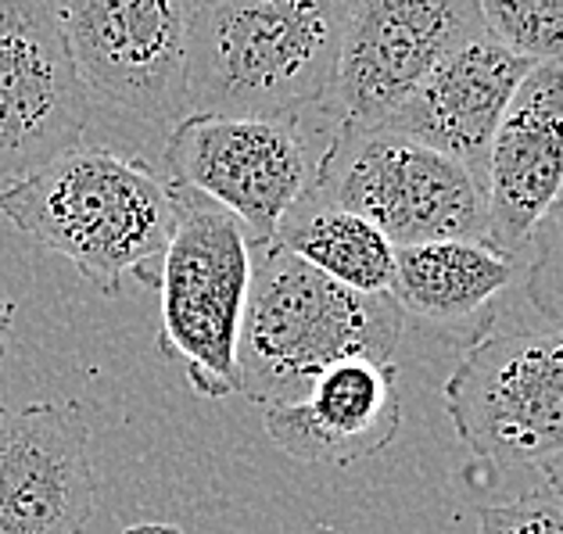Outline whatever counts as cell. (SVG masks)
I'll list each match as a JSON object with an SVG mask.
<instances>
[{
    "label": "cell",
    "mask_w": 563,
    "mask_h": 534,
    "mask_svg": "<svg viewBox=\"0 0 563 534\" xmlns=\"http://www.w3.org/2000/svg\"><path fill=\"white\" fill-rule=\"evenodd\" d=\"M309 190L369 219L395 248L428 241L488 244L485 183L456 158L388 126L341 122Z\"/></svg>",
    "instance_id": "5"
},
{
    "label": "cell",
    "mask_w": 563,
    "mask_h": 534,
    "mask_svg": "<svg viewBox=\"0 0 563 534\" xmlns=\"http://www.w3.org/2000/svg\"><path fill=\"white\" fill-rule=\"evenodd\" d=\"M90 90L51 0H0V183L84 144Z\"/></svg>",
    "instance_id": "9"
},
{
    "label": "cell",
    "mask_w": 563,
    "mask_h": 534,
    "mask_svg": "<svg viewBox=\"0 0 563 534\" xmlns=\"http://www.w3.org/2000/svg\"><path fill=\"white\" fill-rule=\"evenodd\" d=\"M195 0H62L58 19L87 90L147 122H180Z\"/></svg>",
    "instance_id": "10"
},
{
    "label": "cell",
    "mask_w": 563,
    "mask_h": 534,
    "mask_svg": "<svg viewBox=\"0 0 563 534\" xmlns=\"http://www.w3.org/2000/svg\"><path fill=\"white\" fill-rule=\"evenodd\" d=\"M517 277V258L485 241H428L395 248L391 298L423 320H463Z\"/></svg>",
    "instance_id": "15"
},
{
    "label": "cell",
    "mask_w": 563,
    "mask_h": 534,
    "mask_svg": "<svg viewBox=\"0 0 563 534\" xmlns=\"http://www.w3.org/2000/svg\"><path fill=\"white\" fill-rule=\"evenodd\" d=\"M98 505L79 402L0 409V534H84Z\"/></svg>",
    "instance_id": "11"
},
{
    "label": "cell",
    "mask_w": 563,
    "mask_h": 534,
    "mask_svg": "<svg viewBox=\"0 0 563 534\" xmlns=\"http://www.w3.org/2000/svg\"><path fill=\"white\" fill-rule=\"evenodd\" d=\"M477 534H563V502L545 491V496L485 505L477 513Z\"/></svg>",
    "instance_id": "19"
},
{
    "label": "cell",
    "mask_w": 563,
    "mask_h": 534,
    "mask_svg": "<svg viewBox=\"0 0 563 534\" xmlns=\"http://www.w3.org/2000/svg\"><path fill=\"white\" fill-rule=\"evenodd\" d=\"M11 323H15V305H11L8 298H0V359H4V355H8Z\"/></svg>",
    "instance_id": "21"
},
{
    "label": "cell",
    "mask_w": 563,
    "mask_h": 534,
    "mask_svg": "<svg viewBox=\"0 0 563 534\" xmlns=\"http://www.w3.org/2000/svg\"><path fill=\"white\" fill-rule=\"evenodd\" d=\"M266 434L306 467H352L388 448L402 427L391 363L345 359L312 380L306 399L266 405Z\"/></svg>",
    "instance_id": "13"
},
{
    "label": "cell",
    "mask_w": 563,
    "mask_h": 534,
    "mask_svg": "<svg viewBox=\"0 0 563 534\" xmlns=\"http://www.w3.org/2000/svg\"><path fill=\"white\" fill-rule=\"evenodd\" d=\"M442 399L460 442L496 467L563 456V326L481 331Z\"/></svg>",
    "instance_id": "6"
},
{
    "label": "cell",
    "mask_w": 563,
    "mask_h": 534,
    "mask_svg": "<svg viewBox=\"0 0 563 534\" xmlns=\"http://www.w3.org/2000/svg\"><path fill=\"white\" fill-rule=\"evenodd\" d=\"M488 244L525 255L534 226L563 194V62L534 65L496 130L485 169Z\"/></svg>",
    "instance_id": "12"
},
{
    "label": "cell",
    "mask_w": 563,
    "mask_h": 534,
    "mask_svg": "<svg viewBox=\"0 0 563 534\" xmlns=\"http://www.w3.org/2000/svg\"><path fill=\"white\" fill-rule=\"evenodd\" d=\"M492 40L531 65L563 62V0H477Z\"/></svg>",
    "instance_id": "17"
},
{
    "label": "cell",
    "mask_w": 563,
    "mask_h": 534,
    "mask_svg": "<svg viewBox=\"0 0 563 534\" xmlns=\"http://www.w3.org/2000/svg\"><path fill=\"white\" fill-rule=\"evenodd\" d=\"M0 215L40 248L68 258L108 298L126 280L158 291L173 237V194L166 176L144 158L79 144L0 187Z\"/></svg>",
    "instance_id": "1"
},
{
    "label": "cell",
    "mask_w": 563,
    "mask_h": 534,
    "mask_svg": "<svg viewBox=\"0 0 563 534\" xmlns=\"http://www.w3.org/2000/svg\"><path fill=\"white\" fill-rule=\"evenodd\" d=\"M531 68L534 65L520 54L481 33L452 54L442 68H434L428 84L402 108H395L380 126L456 158L485 183L492 141H496L506 108Z\"/></svg>",
    "instance_id": "14"
},
{
    "label": "cell",
    "mask_w": 563,
    "mask_h": 534,
    "mask_svg": "<svg viewBox=\"0 0 563 534\" xmlns=\"http://www.w3.org/2000/svg\"><path fill=\"white\" fill-rule=\"evenodd\" d=\"M195 4H201V0H195Z\"/></svg>",
    "instance_id": "23"
},
{
    "label": "cell",
    "mask_w": 563,
    "mask_h": 534,
    "mask_svg": "<svg viewBox=\"0 0 563 534\" xmlns=\"http://www.w3.org/2000/svg\"><path fill=\"white\" fill-rule=\"evenodd\" d=\"M406 309L323 277L280 241L252 244V287L238 341V394L258 405L306 399L327 366L391 363Z\"/></svg>",
    "instance_id": "3"
},
{
    "label": "cell",
    "mask_w": 563,
    "mask_h": 534,
    "mask_svg": "<svg viewBox=\"0 0 563 534\" xmlns=\"http://www.w3.org/2000/svg\"><path fill=\"white\" fill-rule=\"evenodd\" d=\"M539 470H542L545 485H549V496H553L556 502H563V456H556V459L542 463Z\"/></svg>",
    "instance_id": "20"
},
{
    "label": "cell",
    "mask_w": 563,
    "mask_h": 534,
    "mask_svg": "<svg viewBox=\"0 0 563 534\" xmlns=\"http://www.w3.org/2000/svg\"><path fill=\"white\" fill-rule=\"evenodd\" d=\"M352 8L355 0H201L187 36L184 112L280 119L323 108Z\"/></svg>",
    "instance_id": "2"
},
{
    "label": "cell",
    "mask_w": 563,
    "mask_h": 534,
    "mask_svg": "<svg viewBox=\"0 0 563 534\" xmlns=\"http://www.w3.org/2000/svg\"><path fill=\"white\" fill-rule=\"evenodd\" d=\"M169 180V176H166ZM173 237L158 272L162 352L198 399L238 394V341L252 287V241L223 204L169 180Z\"/></svg>",
    "instance_id": "4"
},
{
    "label": "cell",
    "mask_w": 563,
    "mask_h": 534,
    "mask_svg": "<svg viewBox=\"0 0 563 534\" xmlns=\"http://www.w3.org/2000/svg\"><path fill=\"white\" fill-rule=\"evenodd\" d=\"M301 263L363 294H391L395 244L369 219L341 209L320 194L301 198L280 223L277 237Z\"/></svg>",
    "instance_id": "16"
},
{
    "label": "cell",
    "mask_w": 563,
    "mask_h": 534,
    "mask_svg": "<svg viewBox=\"0 0 563 534\" xmlns=\"http://www.w3.org/2000/svg\"><path fill=\"white\" fill-rule=\"evenodd\" d=\"M122 534H184V531L173 527V524H155V520H147V524H133V527H126Z\"/></svg>",
    "instance_id": "22"
},
{
    "label": "cell",
    "mask_w": 563,
    "mask_h": 534,
    "mask_svg": "<svg viewBox=\"0 0 563 534\" xmlns=\"http://www.w3.org/2000/svg\"><path fill=\"white\" fill-rule=\"evenodd\" d=\"M525 263V294L539 316L563 326V194L534 226Z\"/></svg>",
    "instance_id": "18"
},
{
    "label": "cell",
    "mask_w": 563,
    "mask_h": 534,
    "mask_svg": "<svg viewBox=\"0 0 563 534\" xmlns=\"http://www.w3.org/2000/svg\"><path fill=\"white\" fill-rule=\"evenodd\" d=\"M481 33L477 0H355L323 112L334 122L380 126Z\"/></svg>",
    "instance_id": "8"
},
{
    "label": "cell",
    "mask_w": 563,
    "mask_h": 534,
    "mask_svg": "<svg viewBox=\"0 0 563 534\" xmlns=\"http://www.w3.org/2000/svg\"><path fill=\"white\" fill-rule=\"evenodd\" d=\"M0 409H4V402H0Z\"/></svg>",
    "instance_id": "24"
},
{
    "label": "cell",
    "mask_w": 563,
    "mask_h": 534,
    "mask_svg": "<svg viewBox=\"0 0 563 534\" xmlns=\"http://www.w3.org/2000/svg\"><path fill=\"white\" fill-rule=\"evenodd\" d=\"M301 115H187L169 133L166 176L223 204L252 244L273 241L341 126L312 130Z\"/></svg>",
    "instance_id": "7"
}]
</instances>
